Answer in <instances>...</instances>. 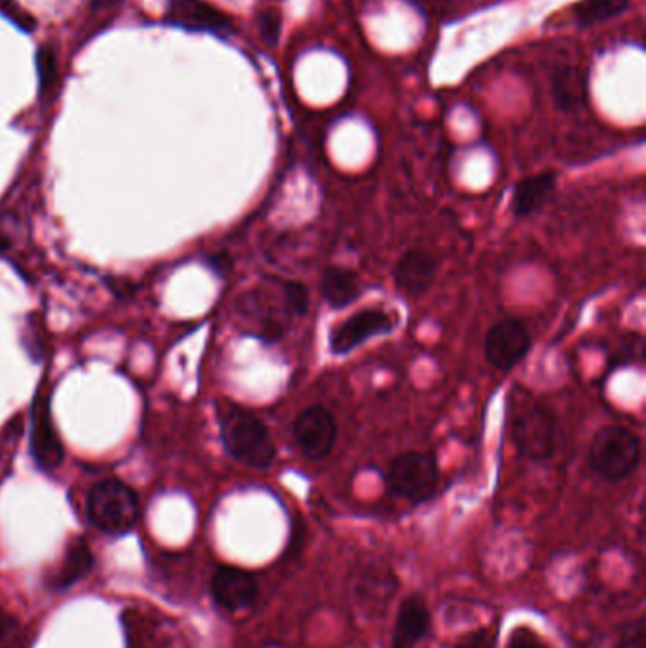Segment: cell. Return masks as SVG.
Returning <instances> with one entry per match:
<instances>
[{
	"label": "cell",
	"mask_w": 646,
	"mask_h": 648,
	"mask_svg": "<svg viewBox=\"0 0 646 648\" xmlns=\"http://www.w3.org/2000/svg\"><path fill=\"white\" fill-rule=\"evenodd\" d=\"M91 525L108 535L129 533L141 518L139 497L120 480H103L91 487L86 501Z\"/></svg>",
	"instance_id": "obj_2"
},
{
	"label": "cell",
	"mask_w": 646,
	"mask_h": 648,
	"mask_svg": "<svg viewBox=\"0 0 646 648\" xmlns=\"http://www.w3.org/2000/svg\"><path fill=\"white\" fill-rule=\"evenodd\" d=\"M0 12L25 31H31V27H35V19H31L27 12H23L16 0H0Z\"/></svg>",
	"instance_id": "obj_27"
},
{
	"label": "cell",
	"mask_w": 646,
	"mask_h": 648,
	"mask_svg": "<svg viewBox=\"0 0 646 648\" xmlns=\"http://www.w3.org/2000/svg\"><path fill=\"white\" fill-rule=\"evenodd\" d=\"M220 436L228 455L252 468H268L275 461V444L268 425L249 410L230 406L220 412Z\"/></svg>",
	"instance_id": "obj_1"
},
{
	"label": "cell",
	"mask_w": 646,
	"mask_h": 648,
	"mask_svg": "<svg viewBox=\"0 0 646 648\" xmlns=\"http://www.w3.org/2000/svg\"><path fill=\"white\" fill-rule=\"evenodd\" d=\"M321 292H323V298L328 302V306H332L334 309L351 306L360 298L359 275L347 268L330 266L324 270Z\"/></svg>",
	"instance_id": "obj_16"
},
{
	"label": "cell",
	"mask_w": 646,
	"mask_h": 648,
	"mask_svg": "<svg viewBox=\"0 0 646 648\" xmlns=\"http://www.w3.org/2000/svg\"><path fill=\"white\" fill-rule=\"evenodd\" d=\"M455 648H497V630L493 628H480L470 631Z\"/></svg>",
	"instance_id": "obj_23"
},
{
	"label": "cell",
	"mask_w": 646,
	"mask_h": 648,
	"mask_svg": "<svg viewBox=\"0 0 646 648\" xmlns=\"http://www.w3.org/2000/svg\"><path fill=\"white\" fill-rule=\"evenodd\" d=\"M19 626L16 618L0 611V648L10 647L18 635Z\"/></svg>",
	"instance_id": "obj_28"
},
{
	"label": "cell",
	"mask_w": 646,
	"mask_h": 648,
	"mask_svg": "<svg viewBox=\"0 0 646 648\" xmlns=\"http://www.w3.org/2000/svg\"><path fill=\"white\" fill-rule=\"evenodd\" d=\"M629 8V0H582L575 6V18L580 25H595L618 18Z\"/></svg>",
	"instance_id": "obj_20"
},
{
	"label": "cell",
	"mask_w": 646,
	"mask_h": 648,
	"mask_svg": "<svg viewBox=\"0 0 646 648\" xmlns=\"http://www.w3.org/2000/svg\"><path fill=\"white\" fill-rule=\"evenodd\" d=\"M292 436L304 457L309 461H319L330 455L334 448L338 438V423L324 406L313 404L294 419Z\"/></svg>",
	"instance_id": "obj_6"
},
{
	"label": "cell",
	"mask_w": 646,
	"mask_h": 648,
	"mask_svg": "<svg viewBox=\"0 0 646 648\" xmlns=\"http://www.w3.org/2000/svg\"><path fill=\"white\" fill-rule=\"evenodd\" d=\"M211 594L216 605L224 611L239 612L249 609L258 597V582L245 569L222 565L211 578Z\"/></svg>",
	"instance_id": "obj_10"
},
{
	"label": "cell",
	"mask_w": 646,
	"mask_h": 648,
	"mask_svg": "<svg viewBox=\"0 0 646 648\" xmlns=\"http://www.w3.org/2000/svg\"><path fill=\"white\" fill-rule=\"evenodd\" d=\"M396 592L395 576L391 573H377V571H368L360 576L359 586H357V595L360 603L368 607H385L387 601Z\"/></svg>",
	"instance_id": "obj_19"
},
{
	"label": "cell",
	"mask_w": 646,
	"mask_h": 648,
	"mask_svg": "<svg viewBox=\"0 0 646 648\" xmlns=\"http://www.w3.org/2000/svg\"><path fill=\"white\" fill-rule=\"evenodd\" d=\"M557 175L554 171L539 173L520 180L512 196V213L516 218H527L542 209L556 190Z\"/></svg>",
	"instance_id": "obj_15"
},
{
	"label": "cell",
	"mask_w": 646,
	"mask_h": 648,
	"mask_svg": "<svg viewBox=\"0 0 646 648\" xmlns=\"http://www.w3.org/2000/svg\"><path fill=\"white\" fill-rule=\"evenodd\" d=\"M237 313L243 326L264 342H279L287 332L290 311L285 307L277 309L271 302L268 304L264 288L247 292L237 304Z\"/></svg>",
	"instance_id": "obj_9"
},
{
	"label": "cell",
	"mask_w": 646,
	"mask_h": 648,
	"mask_svg": "<svg viewBox=\"0 0 646 648\" xmlns=\"http://www.w3.org/2000/svg\"><path fill=\"white\" fill-rule=\"evenodd\" d=\"M620 648H646V620L637 618L622 633Z\"/></svg>",
	"instance_id": "obj_25"
},
{
	"label": "cell",
	"mask_w": 646,
	"mask_h": 648,
	"mask_svg": "<svg viewBox=\"0 0 646 648\" xmlns=\"http://www.w3.org/2000/svg\"><path fill=\"white\" fill-rule=\"evenodd\" d=\"M484 351L485 359L493 368L508 372L529 355L531 334L520 319H503L489 328Z\"/></svg>",
	"instance_id": "obj_7"
},
{
	"label": "cell",
	"mask_w": 646,
	"mask_h": 648,
	"mask_svg": "<svg viewBox=\"0 0 646 648\" xmlns=\"http://www.w3.org/2000/svg\"><path fill=\"white\" fill-rule=\"evenodd\" d=\"M283 296L287 302L288 311L292 315H307L309 311V290L304 283L300 281H281Z\"/></svg>",
	"instance_id": "obj_21"
},
{
	"label": "cell",
	"mask_w": 646,
	"mask_h": 648,
	"mask_svg": "<svg viewBox=\"0 0 646 648\" xmlns=\"http://www.w3.org/2000/svg\"><path fill=\"white\" fill-rule=\"evenodd\" d=\"M31 451L35 457L36 467L42 470H54L61 465L65 451L55 431L50 402L42 396H36L33 408V434H31Z\"/></svg>",
	"instance_id": "obj_11"
},
{
	"label": "cell",
	"mask_w": 646,
	"mask_h": 648,
	"mask_svg": "<svg viewBox=\"0 0 646 648\" xmlns=\"http://www.w3.org/2000/svg\"><path fill=\"white\" fill-rule=\"evenodd\" d=\"M419 2H423L427 6H438V4H446L448 0H419Z\"/></svg>",
	"instance_id": "obj_29"
},
{
	"label": "cell",
	"mask_w": 646,
	"mask_h": 648,
	"mask_svg": "<svg viewBox=\"0 0 646 648\" xmlns=\"http://www.w3.org/2000/svg\"><path fill=\"white\" fill-rule=\"evenodd\" d=\"M506 648H548V645L531 628L520 626L510 633Z\"/></svg>",
	"instance_id": "obj_24"
},
{
	"label": "cell",
	"mask_w": 646,
	"mask_h": 648,
	"mask_svg": "<svg viewBox=\"0 0 646 648\" xmlns=\"http://www.w3.org/2000/svg\"><path fill=\"white\" fill-rule=\"evenodd\" d=\"M95 565V558L91 554L90 546L84 539H76L69 544L67 554L63 559L61 569L55 573L52 580V590L54 592H67L71 586H74L78 580L88 576Z\"/></svg>",
	"instance_id": "obj_17"
},
{
	"label": "cell",
	"mask_w": 646,
	"mask_h": 648,
	"mask_svg": "<svg viewBox=\"0 0 646 648\" xmlns=\"http://www.w3.org/2000/svg\"><path fill=\"white\" fill-rule=\"evenodd\" d=\"M557 417L539 400H525L514 408L510 438L523 457L546 461L556 451Z\"/></svg>",
	"instance_id": "obj_4"
},
{
	"label": "cell",
	"mask_w": 646,
	"mask_h": 648,
	"mask_svg": "<svg viewBox=\"0 0 646 648\" xmlns=\"http://www.w3.org/2000/svg\"><path fill=\"white\" fill-rule=\"evenodd\" d=\"M36 65H38V76H40V88L42 91L50 90L57 78L54 52L50 48L40 50L36 55Z\"/></svg>",
	"instance_id": "obj_22"
},
{
	"label": "cell",
	"mask_w": 646,
	"mask_h": 648,
	"mask_svg": "<svg viewBox=\"0 0 646 648\" xmlns=\"http://www.w3.org/2000/svg\"><path fill=\"white\" fill-rule=\"evenodd\" d=\"M395 328L393 317L381 307H366L330 330V351L334 355H349L353 349L379 334Z\"/></svg>",
	"instance_id": "obj_8"
},
{
	"label": "cell",
	"mask_w": 646,
	"mask_h": 648,
	"mask_svg": "<svg viewBox=\"0 0 646 648\" xmlns=\"http://www.w3.org/2000/svg\"><path fill=\"white\" fill-rule=\"evenodd\" d=\"M101 2H105V4H107V2H108V4H110V2H112V0H95V4H101Z\"/></svg>",
	"instance_id": "obj_30"
},
{
	"label": "cell",
	"mask_w": 646,
	"mask_h": 648,
	"mask_svg": "<svg viewBox=\"0 0 646 648\" xmlns=\"http://www.w3.org/2000/svg\"><path fill=\"white\" fill-rule=\"evenodd\" d=\"M438 271V260L425 249H410L396 262L393 277L402 296H421L432 287Z\"/></svg>",
	"instance_id": "obj_12"
},
{
	"label": "cell",
	"mask_w": 646,
	"mask_h": 648,
	"mask_svg": "<svg viewBox=\"0 0 646 648\" xmlns=\"http://www.w3.org/2000/svg\"><path fill=\"white\" fill-rule=\"evenodd\" d=\"M588 461L593 472L603 480H626L641 461L639 436L622 425L603 427L593 436Z\"/></svg>",
	"instance_id": "obj_3"
},
{
	"label": "cell",
	"mask_w": 646,
	"mask_h": 648,
	"mask_svg": "<svg viewBox=\"0 0 646 648\" xmlns=\"http://www.w3.org/2000/svg\"><path fill=\"white\" fill-rule=\"evenodd\" d=\"M260 33H262V38H264L266 44H270V46L277 44L279 35H281V16H279L277 10L264 12L262 21H260Z\"/></svg>",
	"instance_id": "obj_26"
},
{
	"label": "cell",
	"mask_w": 646,
	"mask_h": 648,
	"mask_svg": "<svg viewBox=\"0 0 646 648\" xmlns=\"http://www.w3.org/2000/svg\"><path fill=\"white\" fill-rule=\"evenodd\" d=\"M169 21L190 31H209L216 35L234 33L232 19L201 0H171Z\"/></svg>",
	"instance_id": "obj_13"
},
{
	"label": "cell",
	"mask_w": 646,
	"mask_h": 648,
	"mask_svg": "<svg viewBox=\"0 0 646 648\" xmlns=\"http://www.w3.org/2000/svg\"><path fill=\"white\" fill-rule=\"evenodd\" d=\"M431 630V612L421 595H410L396 612L393 648H415Z\"/></svg>",
	"instance_id": "obj_14"
},
{
	"label": "cell",
	"mask_w": 646,
	"mask_h": 648,
	"mask_svg": "<svg viewBox=\"0 0 646 648\" xmlns=\"http://www.w3.org/2000/svg\"><path fill=\"white\" fill-rule=\"evenodd\" d=\"M554 97L557 107L573 112L580 110L588 103V82L584 72L576 67H567L559 71L554 78Z\"/></svg>",
	"instance_id": "obj_18"
},
{
	"label": "cell",
	"mask_w": 646,
	"mask_h": 648,
	"mask_svg": "<svg viewBox=\"0 0 646 648\" xmlns=\"http://www.w3.org/2000/svg\"><path fill=\"white\" fill-rule=\"evenodd\" d=\"M389 491L413 504L429 501L440 480L436 455L431 451H404L387 468Z\"/></svg>",
	"instance_id": "obj_5"
}]
</instances>
